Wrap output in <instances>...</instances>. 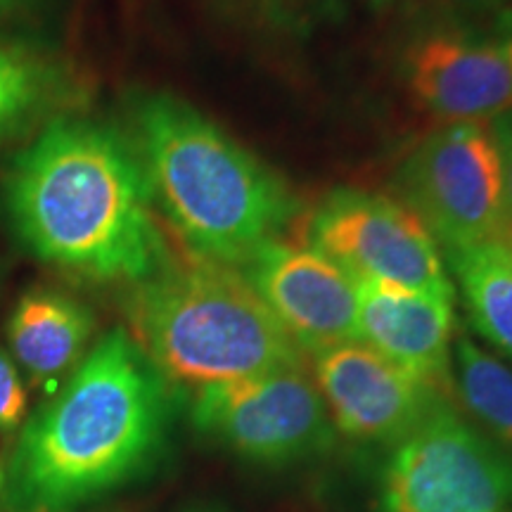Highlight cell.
<instances>
[{
    "instance_id": "9",
    "label": "cell",
    "mask_w": 512,
    "mask_h": 512,
    "mask_svg": "<svg viewBox=\"0 0 512 512\" xmlns=\"http://www.w3.org/2000/svg\"><path fill=\"white\" fill-rule=\"evenodd\" d=\"M316 382L332 425L366 444H399L425 415L446 401L425 382L363 342H347L313 354Z\"/></svg>"
},
{
    "instance_id": "1",
    "label": "cell",
    "mask_w": 512,
    "mask_h": 512,
    "mask_svg": "<svg viewBox=\"0 0 512 512\" xmlns=\"http://www.w3.org/2000/svg\"><path fill=\"white\" fill-rule=\"evenodd\" d=\"M136 147L93 119H50L15 159L5 207L31 254L88 280L150 278L164 245Z\"/></svg>"
},
{
    "instance_id": "14",
    "label": "cell",
    "mask_w": 512,
    "mask_h": 512,
    "mask_svg": "<svg viewBox=\"0 0 512 512\" xmlns=\"http://www.w3.org/2000/svg\"><path fill=\"white\" fill-rule=\"evenodd\" d=\"M72 72L53 57L0 43V147L79 98Z\"/></svg>"
},
{
    "instance_id": "3",
    "label": "cell",
    "mask_w": 512,
    "mask_h": 512,
    "mask_svg": "<svg viewBox=\"0 0 512 512\" xmlns=\"http://www.w3.org/2000/svg\"><path fill=\"white\" fill-rule=\"evenodd\" d=\"M133 147L150 195L200 259L245 266L299 209L283 178L174 95L133 105Z\"/></svg>"
},
{
    "instance_id": "7",
    "label": "cell",
    "mask_w": 512,
    "mask_h": 512,
    "mask_svg": "<svg viewBox=\"0 0 512 512\" xmlns=\"http://www.w3.org/2000/svg\"><path fill=\"white\" fill-rule=\"evenodd\" d=\"M192 422L261 465L297 463L328 451L335 439L323 396L304 366L195 389Z\"/></svg>"
},
{
    "instance_id": "5",
    "label": "cell",
    "mask_w": 512,
    "mask_h": 512,
    "mask_svg": "<svg viewBox=\"0 0 512 512\" xmlns=\"http://www.w3.org/2000/svg\"><path fill=\"white\" fill-rule=\"evenodd\" d=\"M377 512H512V458L439 401L394 444Z\"/></svg>"
},
{
    "instance_id": "8",
    "label": "cell",
    "mask_w": 512,
    "mask_h": 512,
    "mask_svg": "<svg viewBox=\"0 0 512 512\" xmlns=\"http://www.w3.org/2000/svg\"><path fill=\"white\" fill-rule=\"evenodd\" d=\"M309 242L356 283L456 299L437 240L406 204L389 197L332 192L313 214Z\"/></svg>"
},
{
    "instance_id": "15",
    "label": "cell",
    "mask_w": 512,
    "mask_h": 512,
    "mask_svg": "<svg viewBox=\"0 0 512 512\" xmlns=\"http://www.w3.org/2000/svg\"><path fill=\"white\" fill-rule=\"evenodd\" d=\"M479 335L512 358V242L446 252Z\"/></svg>"
},
{
    "instance_id": "13",
    "label": "cell",
    "mask_w": 512,
    "mask_h": 512,
    "mask_svg": "<svg viewBox=\"0 0 512 512\" xmlns=\"http://www.w3.org/2000/svg\"><path fill=\"white\" fill-rule=\"evenodd\" d=\"M91 335L93 313L67 294L43 287L19 299L8 323L12 356L36 380L67 373Z\"/></svg>"
},
{
    "instance_id": "6",
    "label": "cell",
    "mask_w": 512,
    "mask_h": 512,
    "mask_svg": "<svg viewBox=\"0 0 512 512\" xmlns=\"http://www.w3.org/2000/svg\"><path fill=\"white\" fill-rule=\"evenodd\" d=\"M406 207L446 252L512 242L503 164L486 126L451 124L425 138L401 169Z\"/></svg>"
},
{
    "instance_id": "21",
    "label": "cell",
    "mask_w": 512,
    "mask_h": 512,
    "mask_svg": "<svg viewBox=\"0 0 512 512\" xmlns=\"http://www.w3.org/2000/svg\"><path fill=\"white\" fill-rule=\"evenodd\" d=\"M34 0H0V17L15 15V12L29 8Z\"/></svg>"
},
{
    "instance_id": "17",
    "label": "cell",
    "mask_w": 512,
    "mask_h": 512,
    "mask_svg": "<svg viewBox=\"0 0 512 512\" xmlns=\"http://www.w3.org/2000/svg\"><path fill=\"white\" fill-rule=\"evenodd\" d=\"M27 413V392L15 361L0 349V432H10Z\"/></svg>"
},
{
    "instance_id": "20",
    "label": "cell",
    "mask_w": 512,
    "mask_h": 512,
    "mask_svg": "<svg viewBox=\"0 0 512 512\" xmlns=\"http://www.w3.org/2000/svg\"><path fill=\"white\" fill-rule=\"evenodd\" d=\"M498 46H501L505 62H508V67L512 72V12H508L503 19V34H501V41H498Z\"/></svg>"
},
{
    "instance_id": "11",
    "label": "cell",
    "mask_w": 512,
    "mask_h": 512,
    "mask_svg": "<svg viewBox=\"0 0 512 512\" xmlns=\"http://www.w3.org/2000/svg\"><path fill=\"white\" fill-rule=\"evenodd\" d=\"M403 74L415 102L446 126H484L512 112V72L498 41L432 31L408 46Z\"/></svg>"
},
{
    "instance_id": "16",
    "label": "cell",
    "mask_w": 512,
    "mask_h": 512,
    "mask_svg": "<svg viewBox=\"0 0 512 512\" xmlns=\"http://www.w3.org/2000/svg\"><path fill=\"white\" fill-rule=\"evenodd\" d=\"M453 354L460 401L486 430L512 448V370L470 337H460Z\"/></svg>"
},
{
    "instance_id": "19",
    "label": "cell",
    "mask_w": 512,
    "mask_h": 512,
    "mask_svg": "<svg viewBox=\"0 0 512 512\" xmlns=\"http://www.w3.org/2000/svg\"><path fill=\"white\" fill-rule=\"evenodd\" d=\"M453 8L465 12V15H486V12H496L505 8L510 0H448Z\"/></svg>"
},
{
    "instance_id": "2",
    "label": "cell",
    "mask_w": 512,
    "mask_h": 512,
    "mask_svg": "<svg viewBox=\"0 0 512 512\" xmlns=\"http://www.w3.org/2000/svg\"><path fill=\"white\" fill-rule=\"evenodd\" d=\"M164 382L126 330L83 358L0 470L3 512H64L143 467L164 434Z\"/></svg>"
},
{
    "instance_id": "4",
    "label": "cell",
    "mask_w": 512,
    "mask_h": 512,
    "mask_svg": "<svg viewBox=\"0 0 512 512\" xmlns=\"http://www.w3.org/2000/svg\"><path fill=\"white\" fill-rule=\"evenodd\" d=\"M131 323L157 373L195 389L304 366V351L245 273L200 256L140 280Z\"/></svg>"
},
{
    "instance_id": "10",
    "label": "cell",
    "mask_w": 512,
    "mask_h": 512,
    "mask_svg": "<svg viewBox=\"0 0 512 512\" xmlns=\"http://www.w3.org/2000/svg\"><path fill=\"white\" fill-rule=\"evenodd\" d=\"M242 268L304 354L358 342V283L328 256L273 240Z\"/></svg>"
},
{
    "instance_id": "12",
    "label": "cell",
    "mask_w": 512,
    "mask_h": 512,
    "mask_svg": "<svg viewBox=\"0 0 512 512\" xmlns=\"http://www.w3.org/2000/svg\"><path fill=\"white\" fill-rule=\"evenodd\" d=\"M453 302L392 285L358 283V342L444 394L451 387Z\"/></svg>"
},
{
    "instance_id": "18",
    "label": "cell",
    "mask_w": 512,
    "mask_h": 512,
    "mask_svg": "<svg viewBox=\"0 0 512 512\" xmlns=\"http://www.w3.org/2000/svg\"><path fill=\"white\" fill-rule=\"evenodd\" d=\"M491 136L496 140L498 155L503 164V183H505V202H508V214L512 221V112L503 114L496 121H491Z\"/></svg>"
}]
</instances>
